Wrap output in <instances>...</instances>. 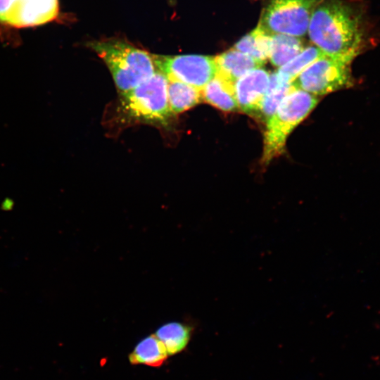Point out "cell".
<instances>
[{"label": "cell", "mask_w": 380, "mask_h": 380, "mask_svg": "<svg viewBox=\"0 0 380 380\" xmlns=\"http://www.w3.org/2000/svg\"><path fill=\"white\" fill-rule=\"evenodd\" d=\"M376 27L365 0H321L308 34L325 55L350 64L373 43Z\"/></svg>", "instance_id": "obj_1"}, {"label": "cell", "mask_w": 380, "mask_h": 380, "mask_svg": "<svg viewBox=\"0 0 380 380\" xmlns=\"http://www.w3.org/2000/svg\"><path fill=\"white\" fill-rule=\"evenodd\" d=\"M167 88V78L156 70L148 80L120 94L112 110H109L107 122L117 129L146 124L170 129L175 115L170 108Z\"/></svg>", "instance_id": "obj_2"}, {"label": "cell", "mask_w": 380, "mask_h": 380, "mask_svg": "<svg viewBox=\"0 0 380 380\" xmlns=\"http://www.w3.org/2000/svg\"><path fill=\"white\" fill-rule=\"evenodd\" d=\"M89 46L106 63L120 94L134 89L156 72L153 54L125 39L94 41Z\"/></svg>", "instance_id": "obj_3"}, {"label": "cell", "mask_w": 380, "mask_h": 380, "mask_svg": "<svg viewBox=\"0 0 380 380\" xmlns=\"http://www.w3.org/2000/svg\"><path fill=\"white\" fill-rule=\"evenodd\" d=\"M318 101L317 96L295 87L284 98L266 122L260 159L262 165H267L283 153L289 135L308 116Z\"/></svg>", "instance_id": "obj_4"}, {"label": "cell", "mask_w": 380, "mask_h": 380, "mask_svg": "<svg viewBox=\"0 0 380 380\" xmlns=\"http://www.w3.org/2000/svg\"><path fill=\"white\" fill-rule=\"evenodd\" d=\"M321 0H267L258 25L270 34L303 37Z\"/></svg>", "instance_id": "obj_5"}, {"label": "cell", "mask_w": 380, "mask_h": 380, "mask_svg": "<svg viewBox=\"0 0 380 380\" xmlns=\"http://www.w3.org/2000/svg\"><path fill=\"white\" fill-rule=\"evenodd\" d=\"M350 65L324 55L306 68L292 84L316 96L350 87L353 84Z\"/></svg>", "instance_id": "obj_6"}, {"label": "cell", "mask_w": 380, "mask_h": 380, "mask_svg": "<svg viewBox=\"0 0 380 380\" xmlns=\"http://www.w3.org/2000/svg\"><path fill=\"white\" fill-rule=\"evenodd\" d=\"M156 70L168 80L201 90L217 73L215 57L204 55H153Z\"/></svg>", "instance_id": "obj_7"}, {"label": "cell", "mask_w": 380, "mask_h": 380, "mask_svg": "<svg viewBox=\"0 0 380 380\" xmlns=\"http://www.w3.org/2000/svg\"><path fill=\"white\" fill-rule=\"evenodd\" d=\"M270 74L261 68L252 70L234 84L239 110L256 115L269 84Z\"/></svg>", "instance_id": "obj_8"}, {"label": "cell", "mask_w": 380, "mask_h": 380, "mask_svg": "<svg viewBox=\"0 0 380 380\" xmlns=\"http://www.w3.org/2000/svg\"><path fill=\"white\" fill-rule=\"evenodd\" d=\"M58 11V0H21L5 24L15 27L42 25L54 20Z\"/></svg>", "instance_id": "obj_9"}, {"label": "cell", "mask_w": 380, "mask_h": 380, "mask_svg": "<svg viewBox=\"0 0 380 380\" xmlns=\"http://www.w3.org/2000/svg\"><path fill=\"white\" fill-rule=\"evenodd\" d=\"M217 73L235 82L249 71L260 68L263 63L234 48L215 57Z\"/></svg>", "instance_id": "obj_10"}, {"label": "cell", "mask_w": 380, "mask_h": 380, "mask_svg": "<svg viewBox=\"0 0 380 380\" xmlns=\"http://www.w3.org/2000/svg\"><path fill=\"white\" fill-rule=\"evenodd\" d=\"M201 94L203 100L219 110L224 112L239 110L234 83L217 73L201 89Z\"/></svg>", "instance_id": "obj_11"}, {"label": "cell", "mask_w": 380, "mask_h": 380, "mask_svg": "<svg viewBox=\"0 0 380 380\" xmlns=\"http://www.w3.org/2000/svg\"><path fill=\"white\" fill-rule=\"evenodd\" d=\"M167 91L170 108L175 115L193 108L203 100L201 90L175 80L167 79Z\"/></svg>", "instance_id": "obj_12"}, {"label": "cell", "mask_w": 380, "mask_h": 380, "mask_svg": "<svg viewBox=\"0 0 380 380\" xmlns=\"http://www.w3.org/2000/svg\"><path fill=\"white\" fill-rule=\"evenodd\" d=\"M168 355L160 341L150 335L139 341L129 355L130 363L142 364L151 367H160Z\"/></svg>", "instance_id": "obj_13"}, {"label": "cell", "mask_w": 380, "mask_h": 380, "mask_svg": "<svg viewBox=\"0 0 380 380\" xmlns=\"http://www.w3.org/2000/svg\"><path fill=\"white\" fill-rule=\"evenodd\" d=\"M192 328L184 323L172 322L160 327L154 334L163 344L168 355L182 352L187 346Z\"/></svg>", "instance_id": "obj_14"}, {"label": "cell", "mask_w": 380, "mask_h": 380, "mask_svg": "<svg viewBox=\"0 0 380 380\" xmlns=\"http://www.w3.org/2000/svg\"><path fill=\"white\" fill-rule=\"evenodd\" d=\"M305 48L301 37L272 34L269 59L274 66L280 68L298 56Z\"/></svg>", "instance_id": "obj_15"}, {"label": "cell", "mask_w": 380, "mask_h": 380, "mask_svg": "<svg viewBox=\"0 0 380 380\" xmlns=\"http://www.w3.org/2000/svg\"><path fill=\"white\" fill-rule=\"evenodd\" d=\"M294 88L292 82L282 81L277 73L270 75L269 84L256 115L265 122L274 114L284 98Z\"/></svg>", "instance_id": "obj_16"}, {"label": "cell", "mask_w": 380, "mask_h": 380, "mask_svg": "<svg viewBox=\"0 0 380 380\" xmlns=\"http://www.w3.org/2000/svg\"><path fill=\"white\" fill-rule=\"evenodd\" d=\"M271 41L272 34L257 26L241 37L233 48L265 63L269 58Z\"/></svg>", "instance_id": "obj_17"}, {"label": "cell", "mask_w": 380, "mask_h": 380, "mask_svg": "<svg viewBox=\"0 0 380 380\" xmlns=\"http://www.w3.org/2000/svg\"><path fill=\"white\" fill-rule=\"evenodd\" d=\"M324 55L315 45L308 46L298 56L280 67L277 73L281 80L291 83L306 68Z\"/></svg>", "instance_id": "obj_18"}, {"label": "cell", "mask_w": 380, "mask_h": 380, "mask_svg": "<svg viewBox=\"0 0 380 380\" xmlns=\"http://www.w3.org/2000/svg\"><path fill=\"white\" fill-rule=\"evenodd\" d=\"M21 0H0V23L6 21Z\"/></svg>", "instance_id": "obj_19"}]
</instances>
